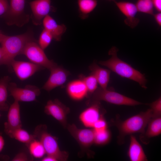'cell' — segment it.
I'll list each match as a JSON object with an SVG mask.
<instances>
[{
	"label": "cell",
	"mask_w": 161,
	"mask_h": 161,
	"mask_svg": "<svg viewBox=\"0 0 161 161\" xmlns=\"http://www.w3.org/2000/svg\"><path fill=\"white\" fill-rule=\"evenodd\" d=\"M154 7L158 12L161 11V0H152Z\"/></svg>",
	"instance_id": "obj_34"
},
{
	"label": "cell",
	"mask_w": 161,
	"mask_h": 161,
	"mask_svg": "<svg viewBox=\"0 0 161 161\" xmlns=\"http://www.w3.org/2000/svg\"><path fill=\"white\" fill-rule=\"evenodd\" d=\"M30 32L15 36L5 35L1 43L3 54L0 59V66L6 65L10 66L11 62L18 55L21 54L26 44L32 40Z\"/></svg>",
	"instance_id": "obj_3"
},
{
	"label": "cell",
	"mask_w": 161,
	"mask_h": 161,
	"mask_svg": "<svg viewBox=\"0 0 161 161\" xmlns=\"http://www.w3.org/2000/svg\"><path fill=\"white\" fill-rule=\"evenodd\" d=\"M146 131L142 134L140 139L143 142L148 139L156 137L161 134V117L152 118L148 124Z\"/></svg>",
	"instance_id": "obj_21"
},
{
	"label": "cell",
	"mask_w": 161,
	"mask_h": 161,
	"mask_svg": "<svg viewBox=\"0 0 161 161\" xmlns=\"http://www.w3.org/2000/svg\"><path fill=\"white\" fill-rule=\"evenodd\" d=\"M11 66L18 78L21 80H25L36 72L44 68L32 62L14 60Z\"/></svg>",
	"instance_id": "obj_11"
},
{
	"label": "cell",
	"mask_w": 161,
	"mask_h": 161,
	"mask_svg": "<svg viewBox=\"0 0 161 161\" xmlns=\"http://www.w3.org/2000/svg\"><path fill=\"white\" fill-rule=\"evenodd\" d=\"M50 71V75L42 87L43 89L48 92L63 85L66 82L70 74L68 71L58 65Z\"/></svg>",
	"instance_id": "obj_13"
},
{
	"label": "cell",
	"mask_w": 161,
	"mask_h": 161,
	"mask_svg": "<svg viewBox=\"0 0 161 161\" xmlns=\"http://www.w3.org/2000/svg\"><path fill=\"white\" fill-rule=\"evenodd\" d=\"M152 118V111L150 108L123 121L117 117L114 124L119 131L118 143L121 144L123 143L125 137L127 135L138 133L143 134L146 127Z\"/></svg>",
	"instance_id": "obj_2"
},
{
	"label": "cell",
	"mask_w": 161,
	"mask_h": 161,
	"mask_svg": "<svg viewBox=\"0 0 161 161\" xmlns=\"http://www.w3.org/2000/svg\"><path fill=\"white\" fill-rule=\"evenodd\" d=\"M92 104L80 114L79 118L86 127L93 128L94 124L103 116V113L100 101H93Z\"/></svg>",
	"instance_id": "obj_14"
},
{
	"label": "cell",
	"mask_w": 161,
	"mask_h": 161,
	"mask_svg": "<svg viewBox=\"0 0 161 161\" xmlns=\"http://www.w3.org/2000/svg\"><path fill=\"white\" fill-rule=\"evenodd\" d=\"M118 51L116 47H112L108 53L111 57L107 60L99 61V64L107 67L121 77L136 82L142 88L147 89V80L144 74L119 58L117 56Z\"/></svg>",
	"instance_id": "obj_1"
},
{
	"label": "cell",
	"mask_w": 161,
	"mask_h": 161,
	"mask_svg": "<svg viewBox=\"0 0 161 161\" xmlns=\"http://www.w3.org/2000/svg\"><path fill=\"white\" fill-rule=\"evenodd\" d=\"M10 78L8 76H5L0 80V110L8 111L9 106L7 103L8 86Z\"/></svg>",
	"instance_id": "obj_23"
},
{
	"label": "cell",
	"mask_w": 161,
	"mask_h": 161,
	"mask_svg": "<svg viewBox=\"0 0 161 161\" xmlns=\"http://www.w3.org/2000/svg\"><path fill=\"white\" fill-rule=\"evenodd\" d=\"M42 161H57V160L55 157L49 155H47L43 157L41 160Z\"/></svg>",
	"instance_id": "obj_36"
},
{
	"label": "cell",
	"mask_w": 161,
	"mask_h": 161,
	"mask_svg": "<svg viewBox=\"0 0 161 161\" xmlns=\"http://www.w3.org/2000/svg\"><path fill=\"white\" fill-rule=\"evenodd\" d=\"M120 11L126 17L125 24L130 27H136L139 22L138 18L135 17L138 10L135 4L128 1H114Z\"/></svg>",
	"instance_id": "obj_15"
},
{
	"label": "cell",
	"mask_w": 161,
	"mask_h": 161,
	"mask_svg": "<svg viewBox=\"0 0 161 161\" xmlns=\"http://www.w3.org/2000/svg\"><path fill=\"white\" fill-rule=\"evenodd\" d=\"M152 113V118L161 117V97L149 104Z\"/></svg>",
	"instance_id": "obj_30"
},
{
	"label": "cell",
	"mask_w": 161,
	"mask_h": 161,
	"mask_svg": "<svg viewBox=\"0 0 161 161\" xmlns=\"http://www.w3.org/2000/svg\"><path fill=\"white\" fill-rule=\"evenodd\" d=\"M12 161H27L28 157L25 153L21 152L17 154L12 159Z\"/></svg>",
	"instance_id": "obj_33"
},
{
	"label": "cell",
	"mask_w": 161,
	"mask_h": 161,
	"mask_svg": "<svg viewBox=\"0 0 161 161\" xmlns=\"http://www.w3.org/2000/svg\"><path fill=\"white\" fill-rule=\"evenodd\" d=\"M42 22L44 29L50 33L53 39L56 41H60L62 36L66 31V26L64 24H58L49 15L44 18Z\"/></svg>",
	"instance_id": "obj_17"
},
{
	"label": "cell",
	"mask_w": 161,
	"mask_h": 161,
	"mask_svg": "<svg viewBox=\"0 0 161 161\" xmlns=\"http://www.w3.org/2000/svg\"><path fill=\"white\" fill-rule=\"evenodd\" d=\"M89 69L100 87L103 89L107 88L109 81L110 71L100 67L95 62L90 65Z\"/></svg>",
	"instance_id": "obj_20"
},
{
	"label": "cell",
	"mask_w": 161,
	"mask_h": 161,
	"mask_svg": "<svg viewBox=\"0 0 161 161\" xmlns=\"http://www.w3.org/2000/svg\"><path fill=\"white\" fill-rule=\"evenodd\" d=\"M10 95L15 100L18 102H30L36 100L41 92L37 87L32 85H26L21 88L17 86L13 83H9L8 86Z\"/></svg>",
	"instance_id": "obj_8"
},
{
	"label": "cell",
	"mask_w": 161,
	"mask_h": 161,
	"mask_svg": "<svg viewBox=\"0 0 161 161\" xmlns=\"http://www.w3.org/2000/svg\"><path fill=\"white\" fill-rule=\"evenodd\" d=\"M21 54L25 55L31 62L50 70L57 65L48 58L44 50L33 40L26 44Z\"/></svg>",
	"instance_id": "obj_6"
},
{
	"label": "cell",
	"mask_w": 161,
	"mask_h": 161,
	"mask_svg": "<svg viewBox=\"0 0 161 161\" xmlns=\"http://www.w3.org/2000/svg\"><path fill=\"white\" fill-rule=\"evenodd\" d=\"M154 19L159 26H161V13L158 12V13L153 14Z\"/></svg>",
	"instance_id": "obj_35"
},
{
	"label": "cell",
	"mask_w": 161,
	"mask_h": 161,
	"mask_svg": "<svg viewBox=\"0 0 161 161\" xmlns=\"http://www.w3.org/2000/svg\"><path fill=\"white\" fill-rule=\"evenodd\" d=\"M69 111V108L57 99L48 100L44 109L46 114L52 116L65 128L67 125V116Z\"/></svg>",
	"instance_id": "obj_9"
},
{
	"label": "cell",
	"mask_w": 161,
	"mask_h": 161,
	"mask_svg": "<svg viewBox=\"0 0 161 161\" xmlns=\"http://www.w3.org/2000/svg\"><path fill=\"white\" fill-rule=\"evenodd\" d=\"M80 78L83 82L88 93L92 94L97 88L98 82L95 76L91 74L89 75L84 76H80Z\"/></svg>",
	"instance_id": "obj_28"
},
{
	"label": "cell",
	"mask_w": 161,
	"mask_h": 161,
	"mask_svg": "<svg viewBox=\"0 0 161 161\" xmlns=\"http://www.w3.org/2000/svg\"><path fill=\"white\" fill-rule=\"evenodd\" d=\"M66 91L69 95L75 100L82 99L88 93L84 83L80 79L74 80L69 83L66 86Z\"/></svg>",
	"instance_id": "obj_18"
},
{
	"label": "cell",
	"mask_w": 161,
	"mask_h": 161,
	"mask_svg": "<svg viewBox=\"0 0 161 161\" xmlns=\"http://www.w3.org/2000/svg\"><path fill=\"white\" fill-rule=\"evenodd\" d=\"M25 4V0H10L9 9L4 14L8 25L21 27L28 22L29 16L24 13Z\"/></svg>",
	"instance_id": "obj_7"
},
{
	"label": "cell",
	"mask_w": 161,
	"mask_h": 161,
	"mask_svg": "<svg viewBox=\"0 0 161 161\" xmlns=\"http://www.w3.org/2000/svg\"><path fill=\"white\" fill-rule=\"evenodd\" d=\"M135 5L138 12L153 15L154 7L152 0H138Z\"/></svg>",
	"instance_id": "obj_27"
},
{
	"label": "cell",
	"mask_w": 161,
	"mask_h": 161,
	"mask_svg": "<svg viewBox=\"0 0 161 161\" xmlns=\"http://www.w3.org/2000/svg\"><path fill=\"white\" fill-rule=\"evenodd\" d=\"M3 54L2 49L1 47H0V59L2 58Z\"/></svg>",
	"instance_id": "obj_39"
},
{
	"label": "cell",
	"mask_w": 161,
	"mask_h": 161,
	"mask_svg": "<svg viewBox=\"0 0 161 161\" xmlns=\"http://www.w3.org/2000/svg\"><path fill=\"white\" fill-rule=\"evenodd\" d=\"M33 134L43 145L47 155L55 157L57 161L67 160L68 153L60 149L56 137L48 132L45 125H38L35 127Z\"/></svg>",
	"instance_id": "obj_4"
},
{
	"label": "cell",
	"mask_w": 161,
	"mask_h": 161,
	"mask_svg": "<svg viewBox=\"0 0 161 161\" xmlns=\"http://www.w3.org/2000/svg\"><path fill=\"white\" fill-rule=\"evenodd\" d=\"M8 110L7 121L4 124L5 133L10 130L22 126L19 102L14 100Z\"/></svg>",
	"instance_id": "obj_16"
},
{
	"label": "cell",
	"mask_w": 161,
	"mask_h": 161,
	"mask_svg": "<svg viewBox=\"0 0 161 161\" xmlns=\"http://www.w3.org/2000/svg\"><path fill=\"white\" fill-rule=\"evenodd\" d=\"M92 100H103L112 104L118 105L134 106L143 103L115 92L112 89H103L97 88L92 94Z\"/></svg>",
	"instance_id": "obj_5"
},
{
	"label": "cell",
	"mask_w": 161,
	"mask_h": 161,
	"mask_svg": "<svg viewBox=\"0 0 161 161\" xmlns=\"http://www.w3.org/2000/svg\"><path fill=\"white\" fill-rule=\"evenodd\" d=\"M108 0L110 1H115V0Z\"/></svg>",
	"instance_id": "obj_40"
},
{
	"label": "cell",
	"mask_w": 161,
	"mask_h": 161,
	"mask_svg": "<svg viewBox=\"0 0 161 161\" xmlns=\"http://www.w3.org/2000/svg\"><path fill=\"white\" fill-rule=\"evenodd\" d=\"M5 35L2 34L0 32V43H1Z\"/></svg>",
	"instance_id": "obj_38"
},
{
	"label": "cell",
	"mask_w": 161,
	"mask_h": 161,
	"mask_svg": "<svg viewBox=\"0 0 161 161\" xmlns=\"http://www.w3.org/2000/svg\"><path fill=\"white\" fill-rule=\"evenodd\" d=\"M4 145V140L2 136L0 135V153L3 150Z\"/></svg>",
	"instance_id": "obj_37"
},
{
	"label": "cell",
	"mask_w": 161,
	"mask_h": 161,
	"mask_svg": "<svg viewBox=\"0 0 161 161\" xmlns=\"http://www.w3.org/2000/svg\"><path fill=\"white\" fill-rule=\"evenodd\" d=\"M9 6L7 0H0V16L4 14L7 12Z\"/></svg>",
	"instance_id": "obj_32"
},
{
	"label": "cell",
	"mask_w": 161,
	"mask_h": 161,
	"mask_svg": "<svg viewBox=\"0 0 161 161\" xmlns=\"http://www.w3.org/2000/svg\"><path fill=\"white\" fill-rule=\"evenodd\" d=\"M77 2L80 16L83 18L87 17L95 8L97 3V0H78Z\"/></svg>",
	"instance_id": "obj_24"
},
{
	"label": "cell",
	"mask_w": 161,
	"mask_h": 161,
	"mask_svg": "<svg viewBox=\"0 0 161 161\" xmlns=\"http://www.w3.org/2000/svg\"><path fill=\"white\" fill-rule=\"evenodd\" d=\"M10 138L26 144L27 145L36 138L33 134H30L22 127L10 130L5 133Z\"/></svg>",
	"instance_id": "obj_22"
},
{
	"label": "cell",
	"mask_w": 161,
	"mask_h": 161,
	"mask_svg": "<svg viewBox=\"0 0 161 161\" xmlns=\"http://www.w3.org/2000/svg\"><path fill=\"white\" fill-rule=\"evenodd\" d=\"M27 145L30 154L35 158H41L46 154L43 145L36 138L33 140Z\"/></svg>",
	"instance_id": "obj_25"
},
{
	"label": "cell",
	"mask_w": 161,
	"mask_h": 161,
	"mask_svg": "<svg viewBox=\"0 0 161 161\" xmlns=\"http://www.w3.org/2000/svg\"><path fill=\"white\" fill-rule=\"evenodd\" d=\"M128 155L131 161H146L147 157L141 145L133 135L130 137Z\"/></svg>",
	"instance_id": "obj_19"
},
{
	"label": "cell",
	"mask_w": 161,
	"mask_h": 161,
	"mask_svg": "<svg viewBox=\"0 0 161 161\" xmlns=\"http://www.w3.org/2000/svg\"><path fill=\"white\" fill-rule=\"evenodd\" d=\"M93 128L95 131L103 130L107 128V122L103 116L95 122Z\"/></svg>",
	"instance_id": "obj_31"
},
{
	"label": "cell",
	"mask_w": 161,
	"mask_h": 161,
	"mask_svg": "<svg viewBox=\"0 0 161 161\" xmlns=\"http://www.w3.org/2000/svg\"><path fill=\"white\" fill-rule=\"evenodd\" d=\"M66 128L83 149L87 150L94 143L95 131L93 129H78L73 124H67Z\"/></svg>",
	"instance_id": "obj_10"
},
{
	"label": "cell",
	"mask_w": 161,
	"mask_h": 161,
	"mask_svg": "<svg viewBox=\"0 0 161 161\" xmlns=\"http://www.w3.org/2000/svg\"><path fill=\"white\" fill-rule=\"evenodd\" d=\"M30 5L33 23L36 25H40L42 19L51 10V0H35L30 2Z\"/></svg>",
	"instance_id": "obj_12"
},
{
	"label": "cell",
	"mask_w": 161,
	"mask_h": 161,
	"mask_svg": "<svg viewBox=\"0 0 161 161\" xmlns=\"http://www.w3.org/2000/svg\"><path fill=\"white\" fill-rule=\"evenodd\" d=\"M52 39V37L50 33L44 29L40 36L38 45L44 50L49 46Z\"/></svg>",
	"instance_id": "obj_29"
},
{
	"label": "cell",
	"mask_w": 161,
	"mask_h": 161,
	"mask_svg": "<svg viewBox=\"0 0 161 161\" xmlns=\"http://www.w3.org/2000/svg\"><path fill=\"white\" fill-rule=\"evenodd\" d=\"M1 116V114L0 113V117Z\"/></svg>",
	"instance_id": "obj_41"
},
{
	"label": "cell",
	"mask_w": 161,
	"mask_h": 161,
	"mask_svg": "<svg viewBox=\"0 0 161 161\" xmlns=\"http://www.w3.org/2000/svg\"><path fill=\"white\" fill-rule=\"evenodd\" d=\"M111 138L110 132L107 128L103 130L95 131L94 143L98 145H105L109 142Z\"/></svg>",
	"instance_id": "obj_26"
}]
</instances>
